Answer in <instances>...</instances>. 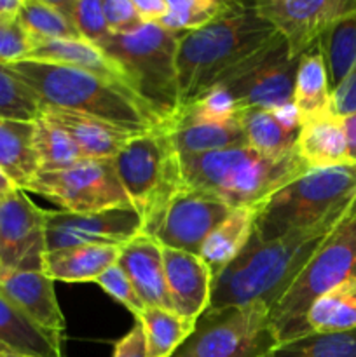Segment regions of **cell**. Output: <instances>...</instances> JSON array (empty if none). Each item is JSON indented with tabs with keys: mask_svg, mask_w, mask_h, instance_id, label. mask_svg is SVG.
<instances>
[{
	"mask_svg": "<svg viewBox=\"0 0 356 357\" xmlns=\"http://www.w3.org/2000/svg\"><path fill=\"white\" fill-rule=\"evenodd\" d=\"M16 188H20V187H17V185L14 183V181L10 180V178L7 176L2 169H0V197H6L7 194L14 192Z\"/></svg>",
	"mask_w": 356,
	"mask_h": 357,
	"instance_id": "cell-46",
	"label": "cell"
},
{
	"mask_svg": "<svg viewBox=\"0 0 356 357\" xmlns=\"http://www.w3.org/2000/svg\"><path fill=\"white\" fill-rule=\"evenodd\" d=\"M341 122L348 146V159L351 164H356V114L341 117Z\"/></svg>",
	"mask_w": 356,
	"mask_h": 357,
	"instance_id": "cell-44",
	"label": "cell"
},
{
	"mask_svg": "<svg viewBox=\"0 0 356 357\" xmlns=\"http://www.w3.org/2000/svg\"><path fill=\"white\" fill-rule=\"evenodd\" d=\"M45 253L87 244L124 246L142 234V218L131 206L103 211H45Z\"/></svg>",
	"mask_w": 356,
	"mask_h": 357,
	"instance_id": "cell-13",
	"label": "cell"
},
{
	"mask_svg": "<svg viewBox=\"0 0 356 357\" xmlns=\"http://www.w3.org/2000/svg\"><path fill=\"white\" fill-rule=\"evenodd\" d=\"M353 281H356V208L332 230L269 310V328L276 344L299 335L300 321L320 296Z\"/></svg>",
	"mask_w": 356,
	"mask_h": 357,
	"instance_id": "cell-6",
	"label": "cell"
},
{
	"mask_svg": "<svg viewBox=\"0 0 356 357\" xmlns=\"http://www.w3.org/2000/svg\"><path fill=\"white\" fill-rule=\"evenodd\" d=\"M101 7L112 35L133 33L145 24L133 0H101Z\"/></svg>",
	"mask_w": 356,
	"mask_h": 357,
	"instance_id": "cell-40",
	"label": "cell"
},
{
	"mask_svg": "<svg viewBox=\"0 0 356 357\" xmlns=\"http://www.w3.org/2000/svg\"><path fill=\"white\" fill-rule=\"evenodd\" d=\"M0 291L40 328L65 331L66 321L56 298L54 281L42 271H7L0 278Z\"/></svg>",
	"mask_w": 356,
	"mask_h": 357,
	"instance_id": "cell-19",
	"label": "cell"
},
{
	"mask_svg": "<svg viewBox=\"0 0 356 357\" xmlns=\"http://www.w3.org/2000/svg\"><path fill=\"white\" fill-rule=\"evenodd\" d=\"M30 40H68L82 38L65 13L52 2L44 0H23L17 13Z\"/></svg>",
	"mask_w": 356,
	"mask_h": 357,
	"instance_id": "cell-33",
	"label": "cell"
},
{
	"mask_svg": "<svg viewBox=\"0 0 356 357\" xmlns=\"http://www.w3.org/2000/svg\"><path fill=\"white\" fill-rule=\"evenodd\" d=\"M355 208L356 199L332 211L313 227L295 230L278 239L260 241L251 234L243 253L213 278L212 300L205 314H216L257 302L271 310L332 230Z\"/></svg>",
	"mask_w": 356,
	"mask_h": 357,
	"instance_id": "cell-1",
	"label": "cell"
},
{
	"mask_svg": "<svg viewBox=\"0 0 356 357\" xmlns=\"http://www.w3.org/2000/svg\"><path fill=\"white\" fill-rule=\"evenodd\" d=\"M0 354L63 357V333L35 324L0 291Z\"/></svg>",
	"mask_w": 356,
	"mask_h": 357,
	"instance_id": "cell-21",
	"label": "cell"
},
{
	"mask_svg": "<svg viewBox=\"0 0 356 357\" xmlns=\"http://www.w3.org/2000/svg\"><path fill=\"white\" fill-rule=\"evenodd\" d=\"M299 59L290 58L281 35L234 70L216 89L225 91L234 110H278L293 103Z\"/></svg>",
	"mask_w": 356,
	"mask_h": 357,
	"instance_id": "cell-11",
	"label": "cell"
},
{
	"mask_svg": "<svg viewBox=\"0 0 356 357\" xmlns=\"http://www.w3.org/2000/svg\"><path fill=\"white\" fill-rule=\"evenodd\" d=\"M264 303L202 314L195 330L171 357H260L274 345Z\"/></svg>",
	"mask_w": 356,
	"mask_h": 357,
	"instance_id": "cell-10",
	"label": "cell"
},
{
	"mask_svg": "<svg viewBox=\"0 0 356 357\" xmlns=\"http://www.w3.org/2000/svg\"><path fill=\"white\" fill-rule=\"evenodd\" d=\"M52 3L70 17L80 37L96 47L110 35L101 0H61Z\"/></svg>",
	"mask_w": 356,
	"mask_h": 357,
	"instance_id": "cell-37",
	"label": "cell"
},
{
	"mask_svg": "<svg viewBox=\"0 0 356 357\" xmlns=\"http://www.w3.org/2000/svg\"><path fill=\"white\" fill-rule=\"evenodd\" d=\"M136 321L143 328L149 357H171L195 330L194 321L161 307H145Z\"/></svg>",
	"mask_w": 356,
	"mask_h": 357,
	"instance_id": "cell-30",
	"label": "cell"
},
{
	"mask_svg": "<svg viewBox=\"0 0 356 357\" xmlns=\"http://www.w3.org/2000/svg\"><path fill=\"white\" fill-rule=\"evenodd\" d=\"M166 132L178 157H198L248 145L237 115L225 122H175L166 126Z\"/></svg>",
	"mask_w": 356,
	"mask_h": 357,
	"instance_id": "cell-22",
	"label": "cell"
},
{
	"mask_svg": "<svg viewBox=\"0 0 356 357\" xmlns=\"http://www.w3.org/2000/svg\"><path fill=\"white\" fill-rule=\"evenodd\" d=\"M34 131V122L0 119V169L20 188L38 173Z\"/></svg>",
	"mask_w": 356,
	"mask_h": 357,
	"instance_id": "cell-29",
	"label": "cell"
},
{
	"mask_svg": "<svg viewBox=\"0 0 356 357\" xmlns=\"http://www.w3.org/2000/svg\"><path fill=\"white\" fill-rule=\"evenodd\" d=\"M44 213L23 188L0 197V260L7 271H42Z\"/></svg>",
	"mask_w": 356,
	"mask_h": 357,
	"instance_id": "cell-14",
	"label": "cell"
},
{
	"mask_svg": "<svg viewBox=\"0 0 356 357\" xmlns=\"http://www.w3.org/2000/svg\"><path fill=\"white\" fill-rule=\"evenodd\" d=\"M121 246L87 244L49 251L44 257L42 272L61 282H94L107 268L117 264Z\"/></svg>",
	"mask_w": 356,
	"mask_h": 357,
	"instance_id": "cell-23",
	"label": "cell"
},
{
	"mask_svg": "<svg viewBox=\"0 0 356 357\" xmlns=\"http://www.w3.org/2000/svg\"><path fill=\"white\" fill-rule=\"evenodd\" d=\"M31 61L54 63V65L73 66L98 73L107 79L124 82V77L117 66L91 42L84 38H68V40H34L28 58ZM126 84V82H124ZM128 86V84H126Z\"/></svg>",
	"mask_w": 356,
	"mask_h": 357,
	"instance_id": "cell-26",
	"label": "cell"
},
{
	"mask_svg": "<svg viewBox=\"0 0 356 357\" xmlns=\"http://www.w3.org/2000/svg\"><path fill=\"white\" fill-rule=\"evenodd\" d=\"M23 190L42 195L70 213L131 206L114 159H82L65 169L38 171Z\"/></svg>",
	"mask_w": 356,
	"mask_h": 357,
	"instance_id": "cell-9",
	"label": "cell"
},
{
	"mask_svg": "<svg viewBox=\"0 0 356 357\" xmlns=\"http://www.w3.org/2000/svg\"><path fill=\"white\" fill-rule=\"evenodd\" d=\"M248 146L269 157H281L295 150L300 132V119L297 108L292 105L278 110L237 112Z\"/></svg>",
	"mask_w": 356,
	"mask_h": 357,
	"instance_id": "cell-20",
	"label": "cell"
},
{
	"mask_svg": "<svg viewBox=\"0 0 356 357\" xmlns=\"http://www.w3.org/2000/svg\"><path fill=\"white\" fill-rule=\"evenodd\" d=\"M230 2L222 0H168V10L156 24L175 33H188L218 20Z\"/></svg>",
	"mask_w": 356,
	"mask_h": 357,
	"instance_id": "cell-35",
	"label": "cell"
},
{
	"mask_svg": "<svg viewBox=\"0 0 356 357\" xmlns=\"http://www.w3.org/2000/svg\"><path fill=\"white\" fill-rule=\"evenodd\" d=\"M30 49L31 40L17 16H0V63L23 61Z\"/></svg>",
	"mask_w": 356,
	"mask_h": 357,
	"instance_id": "cell-38",
	"label": "cell"
},
{
	"mask_svg": "<svg viewBox=\"0 0 356 357\" xmlns=\"http://www.w3.org/2000/svg\"><path fill=\"white\" fill-rule=\"evenodd\" d=\"M255 218L257 208L230 209L227 218L206 237L199 258L205 261L213 278L243 253L253 234Z\"/></svg>",
	"mask_w": 356,
	"mask_h": 357,
	"instance_id": "cell-25",
	"label": "cell"
},
{
	"mask_svg": "<svg viewBox=\"0 0 356 357\" xmlns=\"http://www.w3.org/2000/svg\"><path fill=\"white\" fill-rule=\"evenodd\" d=\"M163 261L171 310L198 323L212 300V272L198 255L170 248H163Z\"/></svg>",
	"mask_w": 356,
	"mask_h": 357,
	"instance_id": "cell-16",
	"label": "cell"
},
{
	"mask_svg": "<svg viewBox=\"0 0 356 357\" xmlns=\"http://www.w3.org/2000/svg\"><path fill=\"white\" fill-rule=\"evenodd\" d=\"M327 68L328 87L334 93L356 68V14L339 21L318 40Z\"/></svg>",
	"mask_w": 356,
	"mask_h": 357,
	"instance_id": "cell-31",
	"label": "cell"
},
{
	"mask_svg": "<svg viewBox=\"0 0 356 357\" xmlns=\"http://www.w3.org/2000/svg\"><path fill=\"white\" fill-rule=\"evenodd\" d=\"M6 272H7V268H6V267H3L2 260H0V278H2V275H3V274H6Z\"/></svg>",
	"mask_w": 356,
	"mask_h": 357,
	"instance_id": "cell-47",
	"label": "cell"
},
{
	"mask_svg": "<svg viewBox=\"0 0 356 357\" xmlns=\"http://www.w3.org/2000/svg\"><path fill=\"white\" fill-rule=\"evenodd\" d=\"M23 0H0V16H17Z\"/></svg>",
	"mask_w": 356,
	"mask_h": 357,
	"instance_id": "cell-45",
	"label": "cell"
},
{
	"mask_svg": "<svg viewBox=\"0 0 356 357\" xmlns=\"http://www.w3.org/2000/svg\"><path fill=\"white\" fill-rule=\"evenodd\" d=\"M293 107L299 112L300 124L321 115L334 114L327 68L318 44L299 59L295 89H293Z\"/></svg>",
	"mask_w": 356,
	"mask_h": 357,
	"instance_id": "cell-27",
	"label": "cell"
},
{
	"mask_svg": "<svg viewBox=\"0 0 356 357\" xmlns=\"http://www.w3.org/2000/svg\"><path fill=\"white\" fill-rule=\"evenodd\" d=\"M117 265L126 272L145 307L171 310L164 274L163 246L154 237L138 234L121 246Z\"/></svg>",
	"mask_w": 356,
	"mask_h": 357,
	"instance_id": "cell-18",
	"label": "cell"
},
{
	"mask_svg": "<svg viewBox=\"0 0 356 357\" xmlns=\"http://www.w3.org/2000/svg\"><path fill=\"white\" fill-rule=\"evenodd\" d=\"M143 23H157L168 10V0H133Z\"/></svg>",
	"mask_w": 356,
	"mask_h": 357,
	"instance_id": "cell-43",
	"label": "cell"
},
{
	"mask_svg": "<svg viewBox=\"0 0 356 357\" xmlns=\"http://www.w3.org/2000/svg\"><path fill=\"white\" fill-rule=\"evenodd\" d=\"M253 7L281 35L293 59L313 49L335 23L356 14V0H260Z\"/></svg>",
	"mask_w": 356,
	"mask_h": 357,
	"instance_id": "cell-12",
	"label": "cell"
},
{
	"mask_svg": "<svg viewBox=\"0 0 356 357\" xmlns=\"http://www.w3.org/2000/svg\"><path fill=\"white\" fill-rule=\"evenodd\" d=\"M332 112L337 117L356 114V68L332 93Z\"/></svg>",
	"mask_w": 356,
	"mask_h": 357,
	"instance_id": "cell-41",
	"label": "cell"
},
{
	"mask_svg": "<svg viewBox=\"0 0 356 357\" xmlns=\"http://www.w3.org/2000/svg\"><path fill=\"white\" fill-rule=\"evenodd\" d=\"M229 206L198 190L181 187L164 211L154 239L163 248L198 255L206 237L227 218Z\"/></svg>",
	"mask_w": 356,
	"mask_h": 357,
	"instance_id": "cell-15",
	"label": "cell"
},
{
	"mask_svg": "<svg viewBox=\"0 0 356 357\" xmlns=\"http://www.w3.org/2000/svg\"><path fill=\"white\" fill-rule=\"evenodd\" d=\"M0 357H23V356H16V354H0Z\"/></svg>",
	"mask_w": 356,
	"mask_h": 357,
	"instance_id": "cell-48",
	"label": "cell"
},
{
	"mask_svg": "<svg viewBox=\"0 0 356 357\" xmlns=\"http://www.w3.org/2000/svg\"><path fill=\"white\" fill-rule=\"evenodd\" d=\"M276 37L278 31L258 16L253 3L244 2H230L218 20L181 35L177 52L178 114L216 89Z\"/></svg>",
	"mask_w": 356,
	"mask_h": 357,
	"instance_id": "cell-2",
	"label": "cell"
},
{
	"mask_svg": "<svg viewBox=\"0 0 356 357\" xmlns=\"http://www.w3.org/2000/svg\"><path fill=\"white\" fill-rule=\"evenodd\" d=\"M295 149L309 171L351 164L341 117L334 114L302 122Z\"/></svg>",
	"mask_w": 356,
	"mask_h": 357,
	"instance_id": "cell-24",
	"label": "cell"
},
{
	"mask_svg": "<svg viewBox=\"0 0 356 357\" xmlns=\"http://www.w3.org/2000/svg\"><path fill=\"white\" fill-rule=\"evenodd\" d=\"M260 357H356V330L290 338L274 344Z\"/></svg>",
	"mask_w": 356,
	"mask_h": 357,
	"instance_id": "cell-32",
	"label": "cell"
},
{
	"mask_svg": "<svg viewBox=\"0 0 356 357\" xmlns=\"http://www.w3.org/2000/svg\"><path fill=\"white\" fill-rule=\"evenodd\" d=\"M181 187L218 199L230 209L257 208L269 195L306 174L299 152L269 157L251 146L180 157Z\"/></svg>",
	"mask_w": 356,
	"mask_h": 357,
	"instance_id": "cell-4",
	"label": "cell"
},
{
	"mask_svg": "<svg viewBox=\"0 0 356 357\" xmlns=\"http://www.w3.org/2000/svg\"><path fill=\"white\" fill-rule=\"evenodd\" d=\"M40 117L66 132L82 159H115L119 150L131 138L142 132H133L121 126L110 124L101 119L63 108L44 107Z\"/></svg>",
	"mask_w": 356,
	"mask_h": 357,
	"instance_id": "cell-17",
	"label": "cell"
},
{
	"mask_svg": "<svg viewBox=\"0 0 356 357\" xmlns=\"http://www.w3.org/2000/svg\"><path fill=\"white\" fill-rule=\"evenodd\" d=\"M7 68L37 94L42 108L79 112L133 132H149L166 126L131 87L119 80L31 59L10 63Z\"/></svg>",
	"mask_w": 356,
	"mask_h": 357,
	"instance_id": "cell-3",
	"label": "cell"
},
{
	"mask_svg": "<svg viewBox=\"0 0 356 357\" xmlns=\"http://www.w3.org/2000/svg\"><path fill=\"white\" fill-rule=\"evenodd\" d=\"M42 105L37 94L0 63V119L35 122L40 117Z\"/></svg>",
	"mask_w": 356,
	"mask_h": 357,
	"instance_id": "cell-36",
	"label": "cell"
},
{
	"mask_svg": "<svg viewBox=\"0 0 356 357\" xmlns=\"http://www.w3.org/2000/svg\"><path fill=\"white\" fill-rule=\"evenodd\" d=\"M129 204L142 218V234L154 237L171 199L181 188L180 157L166 126L129 139L114 159Z\"/></svg>",
	"mask_w": 356,
	"mask_h": 357,
	"instance_id": "cell-8",
	"label": "cell"
},
{
	"mask_svg": "<svg viewBox=\"0 0 356 357\" xmlns=\"http://www.w3.org/2000/svg\"><path fill=\"white\" fill-rule=\"evenodd\" d=\"M34 124V150L38 171L65 169L82 160V155L66 132L52 126L44 117H38Z\"/></svg>",
	"mask_w": 356,
	"mask_h": 357,
	"instance_id": "cell-34",
	"label": "cell"
},
{
	"mask_svg": "<svg viewBox=\"0 0 356 357\" xmlns=\"http://www.w3.org/2000/svg\"><path fill=\"white\" fill-rule=\"evenodd\" d=\"M351 330H356V281L320 296L300 321L297 337Z\"/></svg>",
	"mask_w": 356,
	"mask_h": 357,
	"instance_id": "cell-28",
	"label": "cell"
},
{
	"mask_svg": "<svg viewBox=\"0 0 356 357\" xmlns=\"http://www.w3.org/2000/svg\"><path fill=\"white\" fill-rule=\"evenodd\" d=\"M94 282H96L105 293H108L112 298L117 300L122 307H126V309L135 316V319L142 314V310L145 309V305H143V302L140 300V296L136 295V289L133 288L129 278L117 264L112 265L110 268H107V271H105Z\"/></svg>",
	"mask_w": 356,
	"mask_h": 357,
	"instance_id": "cell-39",
	"label": "cell"
},
{
	"mask_svg": "<svg viewBox=\"0 0 356 357\" xmlns=\"http://www.w3.org/2000/svg\"><path fill=\"white\" fill-rule=\"evenodd\" d=\"M356 199V164L311 169L257 206L253 236L272 241L307 229Z\"/></svg>",
	"mask_w": 356,
	"mask_h": 357,
	"instance_id": "cell-7",
	"label": "cell"
},
{
	"mask_svg": "<svg viewBox=\"0 0 356 357\" xmlns=\"http://www.w3.org/2000/svg\"><path fill=\"white\" fill-rule=\"evenodd\" d=\"M112 357H149L147 356L145 335H143V328L138 321L124 337L115 342Z\"/></svg>",
	"mask_w": 356,
	"mask_h": 357,
	"instance_id": "cell-42",
	"label": "cell"
},
{
	"mask_svg": "<svg viewBox=\"0 0 356 357\" xmlns=\"http://www.w3.org/2000/svg\"><path fill=\"white\" fill-rule=\"evenodd\" d=\"M181 35L145 23L133 33H110L98 45L117 66L124 82L166 126L180 110L177 52Z\"/></svg>",
	"mask_w": 356,
	"mask_h": 357,
	"instance_id": "cell-5",
	"label": "cell"
}]
</instances>
